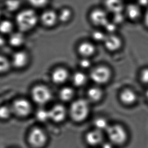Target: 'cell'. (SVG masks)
<instances>
[{"mask_svg": "<svg viewBox=\"0 0 148 148\" xmlns=\"http://www.w3.org/2000/svg\"><path fill=\"white\" fill-rule=\"evenodd\" d=\"M16 23L23 32L28 31L34 28L38 22V16L34 10L26 9L19 12L16 18Z\"/></svg>", "mask_w": 148, "mask_h": 148, "instance_id": "6da1fadb", "label": "cell"}, {"mask_svg": "<svg viewBox=\"0 0 148 148\" xmlns=\"http://www.w3.org/2000/svg\"><path fill=\"white\" fill-rule=\"evenodd\" d=\"M89 112V104L85 99L76 100L71 106V116L77 122L84 121L88 117Z\"/></svg>", "mask_w": 148, "mask_h": 148, "instance_id": "7a4b0ae2", "label": "cell"}, {"mask_svg": "<svg viewBox=\"0 0 148 148\" xmlns=\"http://www.w3.org/2000/svg\"><path fill=\"white\" fill-rule=\"evenodd\" d=\"M27 142L30 148H44L48 144V136L42 128L35 127L28 133Z\"/></svg>", "mask_w": 148, "mask_h": 148, "instance_id": "3957f363", "label": "cell"}, {"mask_svg": "<svg viewBox=\"0 0 148 148\" xmlns=\"http://www.w3.org/2000/svg\"><path fill=\"white\" fill-rule=\"evenodd\" d=\"M109 13L103 7H95L88 13V18L94 26L104 27L110 21Z\"/></svg>", "mask_w": 148, "mask_h": 148, "instance_id": "277c9868", "label": "cell"}, {"mask_svg": "<svg viewBox=\"0 0 148 148\" xmlns=\"http://www.w3.org/2000/svg\"><path fill=\"white\" fill-rule=\"evenodd\" d=\"M109 138L112 144H122L127 138V134L124 128L119 125H110L107 130Z\"/></svg>", "mask_w": 148, "mask_h": 148, "instance_id": "5b68a950", "label": "cell"}, {"mask_svg": "<svg viewBox=\"0 0 148 148\" xmlns=\"http://www.w3.org/2000/svg\"><path fill=\"white\" fill-rule=\"evenodd\" d=\"M123 12L127 19L132 22H137L142 19L144 11L142 7L134 2L126 4Z\"/></svg>", "mask_w": 148, "mask_h": 148, "instance_id": "8992f818", "label": "cell"}, {"mask_svg": "<svg viewBox=\"0 0 148 148\" xmlns=\"http://www.w3.org/2000/svg\"><path fill=\"white\" fill-rule=\"evenodd\" d=\"M111 71L105 66H98L94 68L90 72V77L91 80L96 84H106L110 79Z\"/></svg>", "mask_w": 148, "mask_h": 148, "instance_id": "52a82bcc", "label": "cell"}, {"mask_svg": "<svg viewBox=\"0 0 148 148\" xmlns=\"http://www.w3.org/2000/svg\"><path fill=\"white\" fill-rule=\"evenodd\" d=\"M51 96L50 90L43 86H36L32 90L33 99L38 104L47 103L51 100Z\"/></svg>", "mask_w": 148, "mask_h": 148, "instance_id": "ba28073f", "label": "cell"}, {"mask_svg": "<svg viewBox=\"0 0 148 148\" xmlns=\"http://www.w3.org/2000/svg\"><path fill=\"white\" fill-rule=\"evenodd\" d=\"M125 5L124 0H103L102 7L113 15L123 12Z\"/></svg>", "mask_w": 148, "mask_h": 148, "instance_id": "9c48e42d", "label": "cell"}, {"mask_svg": "<svg viewBox=\"0 0 148 148\" xmlns=\"http://www.w3.org/2000/svg\"><path fill=\"white\" fill-rule=\"evenodd\" d=\"M12 109L18 116L24 117L30 114L31 111V105L27 100L18 99L14 102Z\"/></svg>", "mask_w": 148, "mask_h": 148, "instance_id": "30bf717a", "label": "cell"}, {"mask_svg": "<svg viewBox=\"0 0 148 148\" xmlns=\"http://www.w3.org/2000/svg\"><path fill=\"white\" fill-rule=\"evenodd\" d=\"M50 119L54 122H60L64 120L66 116V110L61 105L53 106L49 111Z\"/></svg>", "mask_w": 148, "mask_h": 148, "instance_id": "8fae6325", "label": "cell"}, {"mask_svg": "<svg viewBox=\"0 0 148 148\" xmlns=\"http://www.w3.org/2000/svg\"><path fill=\"white\" fill-rule=\"evenodd\" d=\"M104 42L105 47L111 51L118 50L122 44L120 38L113 34L107 35Z\"/></svg>", "mask_w": 148, "mask_h": 148, "instance_id": "7c38bea8", "label": "cell"}, {"mask_svg": "<svg viewBox=\"0 0 148 148\" xmlns=\"http://www.w3.org/2000/svg\"><path fill=\"white\" fill-rule=\"evenodd\" d=\"M41 20L45 26H54L58 20V13L53 10H47L42 13Z\"/></svg>", "mask_w": 148, "mask_h": 148, "instance_id": "4fadbf2b", "label": "cell"}, {"mask_svg": "<svg viewBox=\"0 0 148 148\" xmlns=\"http://www.w3.org/2000/svg\"><path fill=\"white\" fill-rule=\"evenodd\" d=\"M87 142L92 146H96L100 144L103 140L102 132L98 130H92L88 132L86 136Z\"/></svg>", "mask_w": 148, "mask_h": 148, "instance_id": "5bb4252c", "label": "cell"}, {"mask_svg": "<svg viewBox=\"0 0 148 148\" xmlns=\"http://www.w3.org/2000/svg\"><path fill=\"white\" fill-rule=\"evenodd\" d=\"M120 98L124 104L131 105L136 101L137 96L133 90L127 88L122 90L120 94Z\"/></svg>", "mask_w": 148, "mask_h": 148, "instance_id": "9a60e30c", "label": "cell"}, {"mask_svg": "<svg viewBox=\"0 0 148 148\" xmlns=\"http://www.w3.org/2000/svg\"><path fill=\"white\" fill-rule=\"evenodd\" d=\"M68 76V72L65 69L58 68L52 73V79L54 83L62 84L66 81Z\"/></svg>", "mask_w": 148, "mask_h": 148, "instance_id": "2e32d148", "label": "cell"}, {"mask_svg": "<svg viewBox=\"0 0 148 148\" xmlns=\"http://www.w3.org/2000/svg\"><path fill=\"white\" fill-rule=\"evenodd\" d=\"M28 60L26 53L24 52H17L13 56L12 63L16 68H21L26 65Z\"/></svg>", "mask_w": 148, "mask_h": 148, "instance_id": "e0dca14e", "label": "cell"}, {"mask_svg": "<svg viewBox=\"0 0 148 148\" xmlns=\"http://www.w3.org/2000/svg\"><path fill=\"white\" fill-rule=\"evenodd\" d=\"M95 49L94 45L88 42H82L78 47V52L84 57H88L94 54Z\"/></svg>", "mask_w": 148, "mask_h": 148, "instance_id": "ac0fdd59", "label": "cell"}, {"mask_svg": "<svg viewBox=\"0 0 148 148\" xmlns=\"http://www.w3.org/2000/svg\"><path fill=\"white\" fill-rule=\"evenodd\" d=\"M73 10L68 7L62 8L58 13V20L62 23L70 21L74 16Z\"/></svg>", "mask_w": 148, "mask_h": 148, "instance_id": "d6986e66", "label": "cell"}, {"mask_svg": "<svg viewBox=\"0 0 148 148\" xmlns=\"http://www.w3.org/2000/svg\"><path fill=\"white\" fill-rule=\"evenodd\" d=\"M87 97L91 102H98L102 98V90L98 87H92L88 90Z\"/></svg>", "mask_w": 148, "mask_h": 148, "instance_id": "ffe728a7", "label": "cell"}, {"mask_svg": "<svg viewBox=\"0 0 148 148\" xmlns=\"http://www.w3.org/2000/svg\"><path fill=\"white\" fill-rule=\"evenodd\" d=\"M86 81H87L86 75L82 72H76L73 75V83L75 86H83L86 84Z\"/></svg>", "mask_w": 148, "mask_h": 148, "instance_id": "44dd1931", "label": "cell"}, {"mask_svg": "<svg viewBox=\"0 0 148 148\" xmlns=\"http://www.w3.org/2000/svg\"><path fill=\"white\" fill-rule=\"evenodd\" d=\"M24 36L22 34L16 32L11 35L9 38V42L13 46L18 47L24 43Z\"/></svg>", "mask_w": 148, "mask_h": 148, "instance_id": "7402d4cb", "label": "cell"}, {"mask_svg": "<svg viewBox=\"0 0 148 148\" xmlns=\"http://www.w3.org/2000/svg\"><path fill=\"white\" fill-rule=\"evenodd\" d=\"M74 96V91L72 88L69 87H65L62 88L59 92L60 99L64 101H68L72 98Z\"/></svg>", "mask_w": 148, "mask_h": 148, "instance_id": "603a6c76", "label": "cell"}, {"mask_svg": "<svg viewBox=\"0 0 148 148\" xmlns=\"http://www.w3.org/2000/svg\"><path fill=\"white\" fill-rule=\"evenodd\" d=\"M94 125L96 127V130H100L102 132L103 130L106 131L109 126H110L108 124L107 120L104 118L101 117L95 119L94 121Z\"/></svg>", "mask_w": 148, "mask_h": 148, "instance_id": "cb8c5ba5", "label": "cell"}, {"mask_svg": "<svg viewBox=\"0 0 148 148\" xmlns=\"http://www.w3.org/2000/svg\"><path fill=\"white\" fill-rule=\"evenodd\" d=\"M13 25L10 21L3 20L0 22V32L4 34H8L12 32Z\"/></svg>", "mask_w": 148, "mask_h": 148, "instance_id": "d4e9b609", "label": "cell"}, {"mask_svg": "<svg viewBox=\"0 0 148 148\" xmlns=\"http://www.w3.org/2000/svg\"><path fill=\"white\" fill-rule=\"evenodd\" d=\"M20 6V3L19 0H6L5 2L6 9L11 12L17 10Z\"/></svg>", "mask_w": 148, "mask_h": 148, "instance_id": "484cf974", "label": "cell"}, {"mask_svg": "<svg viewBox=\"0 0 148 148\" xmlns=\"http://www.w3.org/2000/svg\"><path fill=\"white\" fill-rule=\"evenodd\" d=\"M36 117L37 119L40 121H46L48 119H50L49 111L43 109H40L37 112Z\"/></svg>", "mask_w": 148, "mask_h": 148, "instance_id": "4316f807", "label": "cell"}, {"mask_svg": "<svg viewBox=\"0 0 148 148\" xmlns=\"http://www.w3.org/2000/svg\"><path fill=\"white\" fill-rule=\"evenodd\" d=\"M126 17L123 12L112 15V21L118 25L123 23Z\"/></svg>", "mask_w": 148, "mask_h": 148, "instance_id": "83f0119b", "label": "cell"}, {"mask_svg": "<svg viewBox=\"0 0 148 148\" xmlns=\"http://www.w3.org/2000/svg\"><path fill=\"white\" fill-rule=\"evenodd\" d=\"M12 112V109L7 106L0 107V118L2 119H6L9 118Z\"/></svg>", "mask_w": 148, "mask_h": 148, "instance_id": "f1b7e54d", "label": "cell"}, {"mask_svg": "<svg viewBox=\"0 0 148 148\" xmlns=\"http://www.w3.org/2000/svg\"><path fill=\"white\" fill-rule=\"evenodd\" d=\"M91 36H92V38L96 42H104L107 35H105L103 32L100 31L95 30L92 32Z\"/></svg>", "mask_w": 148, "mask_h": 148, "instance_id": "f546056e", "label": "cell"}, {"mask_svg": "<svg viewBox=\"0 0 148 148\" xmlns=\"http://www.w3.org/2000/svg\"><path fill=\"white\" fill-rule=\"evenodd\" d=\"M9 68V63L4 57L0 56V73L5 72Z\"/></svg>", "mask_w": 148, "mask_h": 148, "instance_id": "4dcf8cb0", "label": "cell"}, {"mask_svg": "<svg viewBox=\"0 0 148 148\" xmlns=\"http://www.w3.org/2000/svg\"><path fill=\"white\" fill-rule=\"evenodd\" d=\"M117 26L118 25L115 24L112 21H111L110 20V21L107 23L106 25L104 27L109 33H110V34H112L116 31L117 28Z\"/></svg>", "mask_w": 148, "mask_h": 148, "instance_id": "1f68e13d", "label": "cell"}, {"mask_svg": "<svg viewBox=\"0 0 148 148\" xmlns=\"http://www.w3.org/2000/svg\"><path fill=\"white\" fill-rule=\"evenodd\" d=\"M28 2L36 7H42L47 4L48 0H28Z\"/></svg>", "mask_w": 148, "mask_h": 148, "instance_id": "d6a6232c", "label": "cell"}, {"mask_svg": "<svg viewBox=\"0 0 148 148\" xmlns=\"http://www.w3.org/2000/svg\"><path fill=\"white\" fill-rule=\"evenodd\" d=\"M140 78V80L143 83L148 84V68H145L142 71Z\"/></svg>", "mask_w": 148, "mask_h": 148, "instance_id": "836d02e7", "label": "cell"}, {"mask_svg": "<svg viewBox=\"0 0 148 148\" xmlns=\"http://www.w3.org/2000/svg\"><path fill=\"white\" fill-rule=\"evenodd\" d=\"M91 63L90 62V60L86 58L82 59L79 62L80 67L84 69L89 68L91 66Z\"/></svg>", "mask_w": 148, "mask_h": 148, "instance_id": "e575fe53", "label": "cell"}, {"mask_svg": "<svg viewBox=\"0 0 148 148\" xmlns=\"http://www.w3.org/2000/svg\"><path fill=\"white\" fill-rule=\"evenodd\" d=\"M142 20H143L145 26L148 28V7L145 10Z\"/></svg>", "mask_w": 148, "mask_h": 148, "instance_id": "d590c367", "label": "cell"}, {"mask_svg": "<svg viewBox=\"0 0 148 148\" xmlns=\"http://www.w3.org/2000/svg\"><path fill=\"white\" fill-rule=\"evenodd\" d=\"M136 3L142 8L148 7V0H136Z\"/></svg>", "mask_w": 148, "mask_h": 148, "instance_id": "8d00e7d4", "label": "cell"}, {"mask_svg": "<svg viewBox=\"0 0 148 148\" xmlns=\"http://www.w3.org/2000/svg\"><path fill=\"white\" fill-rule=\"evenodd\" d=\"M113 144L112 143H104L102 145V148H113Z\"/></svg>", "mask_w": 148, "mask_h": 148, "instance_id": "74e56055", "label": "cell"}, {"mask_svg": "<svg viewBox=\"0 0 148 148\" xmlns=\"http://www.w3.org/2000/svg\"><path fill=\"white\" fill-rule=\"evenodd\" d=\"M5 43V40L4 38H3V37L0 36V46H1L2 45H3Z\"/></svg>", "mask_w": 148, "mask_h": 148, "instance_id": "f35d334b", "label": "cell"}, {"mask_svg": "<svg viewBox=\"0 0 148 148\" xmlns=\"http://www.w3.org/2000/svg\"><path fill=\"white\" fill-rule=\"evenodd\" d=\"M146 95L147 98L148 100V90H147V91Z\"/></svg>", "mask_w": 148, "mask_h": 148, "instance_id": "ab89813d", "label": "cell"}, {"mask_svg": "<svg viewBox=\"0 0 148 148\" xmlns=\"http://www.w3.org/2000/svg\"><path fill=\"white\" fill-rule=\"evenodd\" d=\"M1 11H0V16H1Z\"/></svg>", "mask_w": 148, "mask_h": 148, "instance_id": "60d3db41", "label": "cell"}, {"mask_svg": "<svg viewBox=\"0 0 148 148\" xmlns=\"http://www.w3.org/2000/svg\"></svg>", "mask_w": 148, "mask_h": 148, "instance_id": "b9f144b4", "label": "cell"}]
</instances>
